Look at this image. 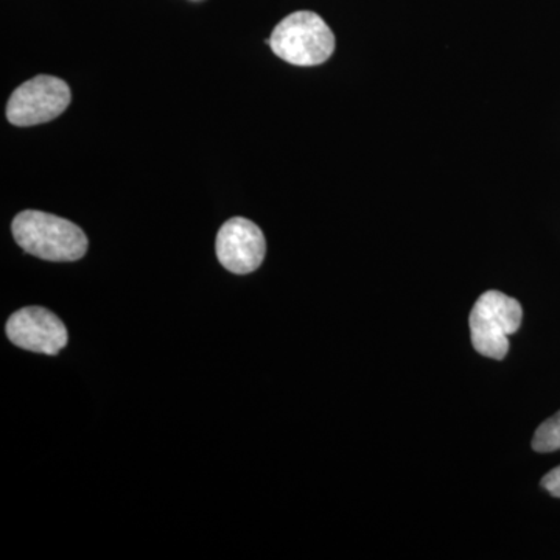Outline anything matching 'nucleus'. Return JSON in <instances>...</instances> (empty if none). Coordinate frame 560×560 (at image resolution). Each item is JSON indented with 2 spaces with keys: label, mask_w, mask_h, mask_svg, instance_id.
Wrapping results in <instances>:
<instances>
[{
  "label": "nucleus",
  "mask_w": 560,
  "mask_h": 560,
  "mask_svg": "<svg viewBox=\"0 0 560 560\" xmlns=\"http://www.w3.org/2000/svg\"><path fill=\"white\" fill-rule=\"evenodd\" d=\"M25 253L50 261H75L88 250V237L72 221L39 210H25L11 224Z\"/></svg>",
  "instance_id": "obj_1"
},
{
  "label": "nucleus",
  "mask_w": 560,
  "mask_h": 560,
  "mask_svg": "<svg viewBox=\"0 0 560 560\" xmlns=\"http://www.w3.org/2000/svg\"><path fill=\"white\" fill-rule=\"evenodd\" d=\"M267 43L279 58L293 66L323 65L335 50L329 25L312 11H296L280 21Z\"/></svg>",
  "instance_id": "obj_2"
},
{
  "label": "nucleus",
  "mask_w": 560,
  "mask_h": 560,
  "mask_svg": "<svg viewBox=\"0 0 560 560\" xmlns=\"http://www.w3.org/2000/svg\"><path fill=\"white\" fill-rule=\"evenodd\" d=\"M522 318L521 302L501 291H486L471 308V345L482 357L506 359L510 352V335L521 329Z\"/></svg>",
  "instance_id": "obj_3"
},
{
  "label": "nucleus",
  "mask_w": 560,
  "mask_h": 560,
  "mask_svg": "<svg viewBox=\"0 0 560 560\" xmlns=\"http://www.w3.org/2000/svg\"><path fill=\"white\" fill-rule=\"evenodd\" d=\"M533 448L539 453L560 451V411L545 420L534 434Z\"/></svg>",
  "instance_id": "obj_7"
},
{
  "label": "nucleus",
  "mask_w": 560,
  "mask_h": 560,
  "mask_svg": "<svg viewBox=\"0 0 560 560\" xmlns=\"http://www.w3.org/2000/svg\"><path fill=\"white\" fill-rule=\"evenodd\" d=\"M7 337L18 348L46 355H57L68 345L62 320L43 307H25L11 315Z\"/></svg>",
  "instance_id": "obj_6"
},
{
  "label": "nucleus",
  "mask_w": 560,
  "mask_h": 560,
  "mask_svg": "<svg viewBox=\"0 0 560 560\" xmlns=\"http://www.w3.org/2000/svg\"><path fill=\"white\" fill-rule=\"evenodd\" d=\"M68 83L57 77L38 75L11 94L7 117L16 127H33L61 116L70 105Z\"/></svg>",
  "instance_id": "obj_4"
},
{
  "label": "nucleus",
  "mask_w": 560,
  "mask_h": 560,
  "mask_svg": "<svg viewBox=\"0 0 560 560\" xmlns=\"http://www.w3.org/2000/svg\"><path fill=\"white\" fill-rule=\"evenodd\" d=\"M541 486L556 499H560V466L545 475Z\"/></svg>",
  "instance_id": "obj_8"
},
{
  "label": "nucleus",
  "mask_w": 560,
  "mask_h": 560,
  "mask_svg": "<svg viewBox=\"0 0 560 560\" xmlns=\"http://www.w3.org/2000/svg\"><path fill=\"white\" fill-rule=\"evenodd\" d=\"M217 257L228 271L249 275L260 267L267 253L264 232L253 221L235 217L217 235Z\"/></svg>",
  "instance_id": "obj_5"
}]
</instances>
